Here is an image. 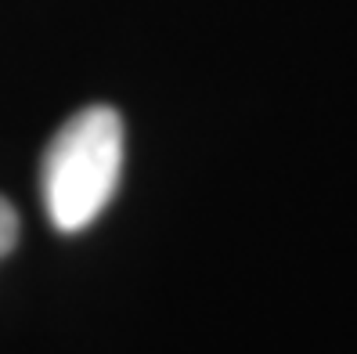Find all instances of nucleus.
Returning <instances> with one entry per match:
<instances>
[{"instance_id": "f257e3e1", "label": "nucleus", "mask_w": 357, "mask_h": 354, "mask_svg": "<svg viewBox=\"0 0 357 354\" xmlns=\"http://www.w3.org/2000/svg\"><path fill=\"white\" fill-rule=\"evenodd\" d=\"M123 174V119L109 105H91L54 131L40 163V196L58 232H83L112 202Z\"/></svg>"}, {"instance_id": "f03ea898", "label": "nucleus", "mask_w": 357, "mask_h": 354, "mask_svg": "<svg viewBox=\"0 0 357 354\" xmlns=\"http://www.w3.org/2000/svg\"><path fill=\"white\" fill-rule=\"evenodd\" d=\"M18 242V214L15 206L0 196V257H8Z\"/></svg>"}]
</instances>
